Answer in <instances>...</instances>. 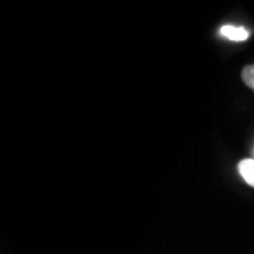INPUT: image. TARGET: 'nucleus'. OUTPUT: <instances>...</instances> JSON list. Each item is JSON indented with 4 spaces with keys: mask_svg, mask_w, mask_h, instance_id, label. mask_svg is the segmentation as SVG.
Instances as JSON below:
<instances>
[{
    "mask_svg": "<svg viewBox=\"0 0 254 254\" xmlns=\"http://www.w3.org/2000/svg\"><path fill=\"white\" fill-rule=\"evenodd\" d=\"M221 34L233 41H245L249 39L250 33L244 27H236L232 25H225L221 27Z\"/></svg>",
    "mask_w": 254,
    "mask_h": 254,
    "instance_id": "obj_1",
    "label": "nucleus"
},
{
    "mask_svg": "<svg viewBox=\"0 0 254 254\" xmlns=\"http://www.w3.org/2000/svg\"><path fill=\"white\" fill-rule=\"evenodd\" d=\"M238 168L244 180L250 186L254 187V159H244L238 165Z\"/></svg>",
    "mask_w": 254,
    "mask_h": 254,
    "instance_id": "obj_2",
    "label": "nucleus"
},
{
    "mask_svg": "<svg viewBox=\"0 0 254 254\" xmlns=\"http://www.w3.org/2000/svg\"><path fill=\"white\" fill-rule=\"evenodd\" d=\"M241 77H243V80L247 86L254 91V65H249L244 67Z\"/></svg>",
    "mask_w": 254,
    "mask_h": 254,
    "instance_id": "obj_3",
    "label": "nucleus"
}]
</instances>
